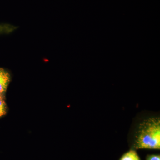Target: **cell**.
I'll return each instance as SVG.
<instances>
[{
  "label": "cell",
  "mask_w": 160,
  "mask_h": 160,
  "mask_svg": "<svg viewBox=\"0 0 160 160\" xmlns=\"http://www.w3.org/2000/svg\"><path fill=\"white\" fill-rule=\"evenodd\" d=\"M135 149H160V119L151 117L139 125L135 139Z\"/></svg>",
  "instance_id": "1"
},
{
  "label": "cell",
  "mask_w": 160,
  "mask_h": 160,
  "mask_svg": "<svg viewBox=\"0 0 160 160\" xmlns=\"http://www.w3.org/2000/svg\"><path fill=\"white\" fill-rule=\"evenodd\" d=\"M10 79V75L8 72L0 68V84L6 89L8 87Z\"/></svg>",
  "instance_id": "2"
},
{
  "label": "cell",
  "mask_w": 160,
  "mask_h": 160,
  "mask_svg": "<svg viewBox=\"0 0 160 160\" xmlns=\"http://www.w3.org/2000/svg\"><path fill=\"white\" fill-rule=\"evenodd\" d=\"M119 160H141L137 152L133 149L127 152L121 157Z\"/></svg>",
  "instance_id": "3"
},
{
  "label": "cell",
  "mask_w": 160,
  "mask_h": 160,
  "mask_svg": "<svg viewBox=\"0 0 160 160\" xmlns=\"http://www.w3.org/2000/svg\"><path fill=\"white\" fill-rule=\"evenodd\" d=\"M7 107L4 99H0V118L6 114Z\"/></svg>",
  "instance_id": "4"
},
{
  "label": "cell",
  "mask_w": 160,
  "mask_h": 160,
  "mask_svg": "<svg viewBox=\"0 0 160 160\" xmlns=\"http://www.w3.org/2000/svg\"><path fill=\"white\" fill-rule=\"evenodd\" d=\"M146 160H160V155H148L146 157Z\"/></svg>",
  "instance_id": "5"
},
{
  "label": "cell",
  "mask_w": 160,
  "mask_h": 160,
  "mask_svg": "<svg viewBox=\"0 0 160 160\" xmlns=\"http://www.w3.org/2000/svg\"><path fill=\"white\" fill-rule=\"evenodd\" d=\"M6 89H5L2 85L0 84V92L4 93L6 92Z\"/></svg>",
  "instance_id": "6"
},
{
  "label": "cell",
  "mask_w": 160,
  "mask_h": 160,
  "mask_svg": "<svg viewBox=\"0 0 160 160\" xmlns=\"http://www.w3.org/2000/svg\"><path fill=\"white\" fill-rule=\"evenodd\" d=\"M0 99H4L3 93H1V92H0Z\"/></svg>",
  "instance_id": "7"
}]
</instances>
